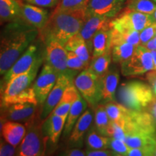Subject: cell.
Returning a JSON list of instances; mask_svg holds the SVG:
<instances>
[{
	"label": "cell",
	"mask_w": 156,
	"mask_h": 156,
	"mask_svg": "<svg viewBox=\"0 0 156 156\" xmlns=\"http://www.w3.org/2000/svg\"><path fill=\"white\" fill-rule=\"evenodd\" d=\"M39 30L19 18L8 23L1 33L0 74L4 75L38 38Z\"/></svg>",
	"instance_id": "6da1fadb"
},
{
	"label": "cell",
	"mask_w": 156,
	"mask_h": 156,
	"mask_svg": "<svg viewBox=\"0 0 156 156\" xmlns=\"http://www.w3.org/2000/svg\"><path fill=\"white\" fill-rule=\"evenodd\" d=\"M86 16L85 7L53 12L45 26L39 31L38 37L44 44L49 41H56L64 46L72 37L80 32Z\"/></svg>",
	"instance_id": "7a4b0ae2"
},
{
	"label": "cell",
	"mask_w": 156,
	"mask_h": 156,
	"mask_svg": "<svg viewBox=\"0 0 156 156\" xmlns=\"http://www.w3.org/2000/svg\"><path fill=\"white\" fill-rule=\"evenodd\" d=\"M155 98L151 85L140 80L122 83L116 92V100L129 109L145 111Z\"/></svg>",
	"instance_id": "3957f363"
},
{
	"label": "cell",
	"mask_w": 156,
	"mask_h": 156,
	"mask_svg": "<svg viewBox=\"0 0 156 156\" xmlns=\"http://www.w3.org/2000/svg\"><path fill=\"white\" fill-rule=\"evenodd\" d=\"M43 122L44 121L39 116L26 126V133L20 145L17 148L16 155L41 156L45 155L48 138L43 131Z\"/></svg>",
	"instance_id": "277c9868"
},
{
	"label": "cell",
	"mask_w": 156,
	"mask_h": 156,
	"mask_svg": "<svg viewBox=\"0 0 156 156\" xmlns=\"http://www.w3.org/2000/svg\"><path fill=\"white\" fill-rule=\"evenodd\" d=\"M41 41L42 40L38 37V41H36L34 43H33L24 53L20 56L10 69L3 75V80L1 83L2 89H3V87L5 88L7 84L12 78L26 73L37 62L42 58H45L46 48L44 50L41 44H40Z\"/></svg>",
	"instance_id": "5b68a950"
},
{
	"label": "cell",
	"mask_w": 156,
	"mask_h": 156,
	"mask_svg": "<svg viewBox=\"0 0 156 156\" xmlns=\"http://www.w3.org/2000/svg\"><path fill=\"white\" fill-rule=\"evenodd\" d=\"M155 70L151 50L143 45L136 46L133 55L121 64V72L125 77H136Z\"/></svg>",
	"instance_id": "8992f818"
},
{
	"label": "cell",
	"mask_w": 156,
	"mask_h": 156,
	"mask_svg": "<svg viewBox=\"0 0 156 156\" xmlns=\"http://www.w3.org/2000/svg\"><path fill=\"white\" fill-rule=\"evenodd\" d=\"M74 84L91 108H95L101 103V77L87 69H83L76 76Z\"/></svg>",
	"instance_id": "52a82bcc"
},
{
	"label": "cell",
	"mask_w": 156,
	"mask_h": 156,
	"mask_svg": "<svg viewBox=\"0 0 156 156\" xmlns=\"http://www.w3.org/2000/svg\"><path fill=\"white\" fill-rule=\"evenodd\" d=\"M45 58L39 60L26 73L15 77L7 84L2 94L1 106H6L13 98L25 90L29 88L33 85L36 79L38 69L42 65Z\"/></svg>",
	"instance_id": "ba28073f"
},
{
	"label": "cell",
	"mask_w": 156,
	"mask_h": 156,
	"mask_svg": "<svg viewBox=\"0 0 156 156\" xmlns=\"http://www.w3.org/2000/svg\"><path fill=\"white\" fill-rule=\"evenodd\" d=\"M39 106L30 103H16L2 107L1 122L12 121L28 126L41 116V109L39 110Z\"/></svg>",
	"instance_id": "9c48e42d"
},
{
	"label": "cell",
	"mask_w": 156,
	"mask_h": 156,
	"mask_svg": "<svg viewBox=\"0 0 156 156\" xmlns=\"http://www.w3.org/2000/svg\"><path fill=\"white\" fill-rule=\"evenodd\" d=\"M153 22H155V20L152 15L126 9L120 15L110 21L109 26L110 28L118 30H129L141 32Z\"/></svg>",
	"instance_id": "30bf717a"
},
{
	"label": "cell",
	"mask_w": 156,
	"mask_h": 156,
	"mask_svg": "<svg viewBox=\"0 0 156 156\" xmlns=\"http://www.w3.org/2000/svg\"><path fill=\"white\" fill-rule=\"evenodd\" d=\"M46 63L53 67L58 75L64 74L75 77L78 71L70 69L67 66V50L64 46L56 41L45 43Z\"/></svg>",
	"instance_id": "8fae6325"
},
{
	"label": "cell",
	"mask_w": 156,
	"mask_h": 156,
	"mask_svg": "<svg viewBox=\"0 0 156 156\" xmlns=\"http://www.w3.org/2000/svg\"><path fill=\"white\" fill-rule=\"evenodd\" d=\"M58 74L53 67L45 63L41 71L33 84L40 106H43L57 80Z\"/></svg>",
	"instance_id": "7c38bea8"
},
{
	"label": "cell",
	"mask_w": 156,
	"mask_h": 156,
	"mask_svg": "<svg viewBox=\"0 0 156 156\" xmlns=\"http://www.w3.org/2000/svg\"><path fill=\"white\" fill-rule=\"evenodd\" d=\"M74 81V77L68 75L62 74L58 76L57 80L54 85L47 98L43 104L41 112V119L43 121L46 119L53 112L54 108L61 100L64 91Z\"/></svg>",
	"instance_id": "4fadbf2b"
},
{
	"label": "cell",
	"mask_w": 156,
	"mask_h": 156,
	"mask_svg": "<svg viewBox=\"0 0 156 156\" xmlns=\"http://www.w3.org/2000/svg\"><path fill=\"white\" fill-rule=\"evenodd\" d=\"M127 0H90L85 7L86 15H97L112 19L122 10Z\"/></svg>",
	"instance_id": "5bb4252c"
},
{
	"label": "cell",
	"mask_w": 156,
	"mask_h": 156,
	"mask_svg": "<svg viewBox=\"0 0 156 156\" xmlns=\"http://www.w3.org/2000/svg\"><path fill=\"white\" fill-rule=\"evenodd\" d=\"M111 20L110 18L100 15H87L83 27L77 34L93 46V36L98 31L110 28Z\"/></svg>",
	"instance_id": "9a60e30c"
},
{
	"label": "cell",
	"mask_w": 156,
	"mask_h": 156,
	"mask_svg": "<svg viewBox=\"0 0 156 156\" xmlns=\"http://www.w3.org/2000/svg\"><path fill=\"white\" fill-rule=\"evenodd\" d=\"M20 18L40 31L47 23L48 12L38 6L31 4H21Z\"/></svg>",
	"instance_id": "2e32d148"
},
{
	"label": "cell",
	"mask_w": 156,
	"mask_h": 156,
	"mask_svg": "<svg viewBox=\"0 0 156 156\" xmlns=\"http://www.w3.org/2000/svg\"><path fill=\"white\" fill-rule=\"evenodd\" d=\"M119 82V73L116 69H109L105 75L101 77V103L115 101L117 87Z\"/></svg>",
	"instance_id": "e0dca14e"
},
{
	"label": "cell",
	"mask_w": 156,
	"mask_h": 156,
	"mask_svg": "<svg viewBox=\"0 0 156 156\" xmlns=\"http://www.w3.org/2000/svg\"><path fill=\"white\" fill-rule=\"evenodd\" d=\"M93 119V114L92 111L90 108L86 109L78 119L69 135V141L72 145L78 147L83 145L84 135L88 132L89 128L92 124Z\"/></svg>",
	"instance_id": "ac0fdd59"
},
{
	"label": "cell",
	"mask_w": 156,
	"mask_h": 156,
	"mask_svg": "<svg viewBox=\"0 0 156 156\" xmlns=\"http://www.w3.org/2000/svg\"><path fill=\"white\" fill-rule=\"evenodd\" d=\"M67 117L51 114L43 122V131L48 140L54 145L58 142L62 131H64Z\"/></svg>",
	"instance_id": "d6986e66"
},
{
	"label": "cell",
	"mask_w": 156,
	"mask_h": 156,
	"mask_svg": "<svg viewBox=\"0 0 156 156\" xmlns=\"http://www.w3.org/2000/svg\"><path fill=\"white\" fill-rule=\"evenodd\" d=\"M1 132L6 141L17 147L24 138L26 133V126L22 123L5 121L2 122Z\"/></svg>",
	"instance_id": "ffe728a7"
},
{
	"label": "cell",
	"mask_w": 156,
	"mask_h": 156,
	"mask_svg": "<svg viewBox=\"0 0 156 156\" xmlns=\"http://www.w3.org/2000/svg\"><path fill=\"white\" fill-rule=\"evenodd\" d=\"M64 47L67 51L74 52L84 62L90 64V55L93 54V46L79 35L76 34L72 37L64 45Z\"/></svg>",
	"instance_id": "44dd1931"
},
{
	"label": "cell",
	"mask_w": 156,
	"mask_h": 156,
	"mask_svg": "<svg viewBox=\"0 0 156 156\" xmlns=\"http://www.w3.org/2000/svg\"><path fill=\"white\" fill-rule=\"evenodd\" d=\"M79 93V91L74 83L70 84L65 90L61 100L54 108L51 114L63 116L67 118L70 108L73 106V103L77 98Z\"/></svg>",
	"instance_id": "7402d4cb"
},
{
	"label": "cell",
	"mask_w": 156,
	"mask_h": 156,
	"mask_svg": "<svg viewBox=\"0 0 156 156\" xmlns=\"http://www.w3.org/2000/svg\"><path fill=\"white\" fill-rule=\"evenodd\" d=\"M87 102L79 93L77 98L73 103L68 114L65 126L64 128V136H67L73 131V129L77 122L78 119L81 116L83 113L86 110Z\"/></svg>",
	"instance_id": "603a6c76"
},
{
	"label": "cell",
	"mask_w": 156,
	"mask_h": 156,
	"mask_svg": "<svg viewBox=\"0 0 156 156\" xmlns=\"http://www.w3.org/2000/svg\"><path fill=\"white\" fill-rule=\"evenodd\" d=\"M21 4L18 0H0L1 24L20 18Z\"/></svg>",
	"instance_id": "cb8c5ba5"
},
{
	"label": "cell",
	"mask_w": 156,
	"mask_h": 156,
	"mask_svg": "<svg viewBox=\"0 0 156 156\" xmlns=\"http://www.w3.org/2000/svg\"><path fill=\"white\" fill-rule=\"evenodd\" d=\"M92 58L97 57L111 50L112 46V32L111 28L101 30L95 34L93 40Z\"/></svg>",
	"instance_id": "d4e9b609"
},
{
	"label": "cell",
	"mask_w": 156,
	"mask_h": 156,
	"mask_svg": "<svg viewBox=\"0 0 156 156\" xmlns=\"http://www.w3.org/2000/svg\"><path fill=\"white\" fill-rule=\"evenodd\" d=\"M112 61V49H111L102 55L92 58L87 69L98 77H102L109 70V67H110Z\"/></svg>",
	"instance_id": "484cf974"
},
{
	"label": "cell",
	"mask_w": 156,
	"mask_h": 156,
	"mask_svg": "<svg viewBox=\"0 0 156 156\" xmlns=\"http://www.w3.org/2000/svg\"><path fill=\"white\" fill-rule=\"evenodd\" d=\"M136 48V46L128 43H118L112 44L111 49L113 62L121 64L126 61L133 55Z\"/></svg>",
	"instance_id": "4316f807"
},
{
	"label": "cell",
	"mask_w": 156,
	"mask_h": 156,
	"mask_svg": "<svg viewBox=\"0 0 156 156\" xmlns=\"http://www.w3.org/2000/svg\"><path fill=\"white\" fill-rule=\"evenodd\" d=\"M110 28L112 32V45L118 43H128L137 46L140 44L139 31Z\"/></svg>",
	"instance_id": "83f0119b"
},
{
	"label": "cell",
	"mask_w": 156,
	"mask_h": 156,
	"mask_svg": "<svg viewBox=\"0 0 156 156\" xmlns=\"http://www.w3.org/2000/svg\"><path fill=\"white\" fill-rule=\"evenodd\" d=\"M124 142L131 148L156 145V134L132 133L126 136Z\"/></svg>",
	"instance_id": "f1b7e54d"
},
{
	"label": "cell",
	"mask_w": 156,
	"mask_h": 156,
	"mask_svg": "<svg viewBox=\"0 0 156 156\" xmlns=\"http://www.w3.org/2000/svg\"><path fill=\"white\" fill-rule=\"evenodd\" d=\"M95 129L102 135L107 136L111 119L103 103H100L95 109Z\"/></svg>",
	"instance_id": "f546056e"
},
{
	"label": "cell",
	"mask_w": 156,
	"mask_h": 156,
	"mask_svg": "<svg viewBox=\"0 0 156 156\" xmlns=\"http://www.w3.org/2000/svg\"><path fill=\"white\" fill-rule=\"evenodd\" d=\"M111 137L102 135L96 130L90 129L87 134L86 144L88 149H108Z\"/></svg>",
	"instance_id": "4dcf8cb0"
},
{
	"label": "cell",
	"mask_w": 156,
	"mask_h": 156,
	"mask_svg": "<svg viewBox=\"0 0 156 156\" xmlns=\"http://www.w3.org/2000/svg\"><path fill=\"white\" fill-rule=\"evenodd\" d=\"M107 113L112 122H122L125 120L129 114L131 109H129L119 103L112 101L105 103Z\"/></svg>",
	"instance_id": "1f68e13d"
},
{
	"label": "cell",
	"mask_w": 156,
	"mask_h": 156,
	"mask_svg": "<svg viewBox=\"0 0 156 156\" xmlns=\"http://www.w3.org/2000/svg\"><path fill=\"white\" fill-rule=\"evenodd\" d=\"M126 9L153 15L156 10V3L153 0H127Z\"/></svg>",
	"instance_id": "d6a6232c"
},
{
	"label": "cell",
	"mask_w": 156,
	"mask_h": 156,
	"mask_svg": "<svg viewBox=\"0 0 156 156\" xmlns=\"http://www.w3.org/2000/svg\"><path fill=\"white\" fill-rule=\"evenodd\" d=\"M90 0H60L53 12L85 8Z\"/></svg>",
	"instance_id": "836d02e7"
},
{
	"label": "cell",
	"mask_w": 156,
	"mask_h": 156,
	"mask_svg": "<svg viewBox=\"0 0 156 156\" xmlns=\"http://www.w3.org/2000/svg\"><path fill=\"white\" fill-rule=\"evenodd\" d=\"M34 103V104L36 105H39L38 99H37L36 98V93H35L33 85L29 87V88L25 90L20 93L19 94L17 95L15 98H13L9 101V103L7 105V106H9V105L12 104V103Z\"/></svg>",
	"instance_id": "e575fe53"
},
{
	"label": "cell",
	"mask_w": 156,
	"mask_h": 156,
	"mask_svg": "<svg viewBox=\"0 0 156 156\" xmlns=\"http://www.w3.org/2000/svg\"><path fill=\"white\" fill-rule=\"evenodd\" d=\"M89 65V64L84 62L74 52L67 51V66L70 69L83 71V69H87Z\"/></svg>",
	"instance_id": "d590c367"
},
{
	"label": "cell",
	"mask_w": 156,
	"mask_h": 156,
	"mask_svg": "<svg viewBox=\"0 0 156 156\" xmlns=\"http://www.w3.org/2000/svg\"><path fill=\"white\" fill-rule=\"evenodd\" d=\"M108 149L112 150L114 155L126 156L128 155L131 147H129L124 140L111 138Z\"/></svg>",
	"instance_id": "8d00e7d4"
},
{
	"label": "cell",
	"mask_w": 156,
	"mask_h": 156,
	"mask_svg": "<svg viewBox=\"0 0 156 156\" xmlns=\"http://www.w3.org/2000/svg\"><path fill=\"white\" fill-rule=\"evenodd\" d=\"M156 36V21L151 23L140 32V44L145 45L151 39L154 38Z\"/></svg>",
	"instance_id": "74e56055"
},
{
	"label": "cell",
	"mask_w": 156,
	"mask_h": 156,
	"mask_svg": "<svg viewBox=\"0 0 156 156\" xmlns=\"http://www.w3.org/2000/svg\"><path fill=\"white\" fill-rule=\"evenodd\" d=\"M16 147L11 145L4 139L1 140L0 142V155L1 156H12L16 155Z\"/></svg>",
	"instance_id": "f35d334b"
},
{
	"label": "cell",
	"mask_w": 156,
	"mask_h": 156,
	"mask_svg": "<svg viewBox=\"0 0 156 156\" xmlns=\"http://www.w3.org/2000/svg\"><path fill=\"white\" fill-rule=\"evenodd\" d=\"M25 2L41 7H53L58 5L60 0H25Z\"/></svg>",
	"instance_id": "ab89813d"
},
{
	"label": "cell",
	"mask_w": 156,
	"mask_h": 156,
	"mask_svg": "<svg viewBox=\"0 0 156 156\" xmlns=\"http://www.w3.org/2000/svg\"><path fill=\"white\" fill-rule=\"evenodd\" d=\"M86 155L87 156H112L114 155L110 149H87Z\"/></svg>",
	"instance_id": "60d3db41"
},
{
	"label": "cell",
	"mask_w": 156,
	"mask_h": 156,
	"mask_svg": "<svg viewBox=\"0 0 156 156\" xmlns=\"http://www.w3.org/2000/svg\"><path fill=\"white\" fill-rule=\"evenodd\" d=\"M147 80L153 89L154 95L156 98V70H151L147 74Z\"/></svg>",
	"instance_id": "b9f144b4"
},
{
	"label": "cell",
	"mask_w": 156,
	"mask_h": 156,
	"mask_svg": "<svg viewBox=\"0 0 156 156\" xmlns=\"http://www.w3.org/2000/svg\"><path fill=\"white\" fill-rule=\"evenodd\" d=\"M62 155L67 156H84L86 155V152L81 151L79 148H69V149L66 150L61 154Z\"/></svg>",
	"instance_id": "7bdbcfd3"
},
{
	"label": "cell",
	"mask_w": 156,
	"mask_h": 156,
	"mask_svg": "<svg viewBox=\"0 0 156 156\" xmlns=\"http://www.w3.org/2000/svg\"><path fill=\"white\" fill-rule=\"evenodd\" d=\"M145 111H147V112H149L152 116L154 117V119L156 120V98L153 99V101H152L151 104L147 106V109Z\"/></svg>",
	"instance_id": "ee69618b"
},
{
	"label": "cell",
	"mask_w": 156,
	"mask_h": 156,
	"mask_svg": "<svg viewBox=\"0 0 156 156\" xmlns=\"http://www.w3.org/2000/svg\"><path fill=\"white\" fill-rule=\"evenodd\" d=\"M144 46H145L147 48H148L149 50H151V51H152L156 50V46H155V40H154V38L151 39V41H149L147 43H146Z\"/></svg>",
	"instance_id": "f6af8a7d"
},
{
	"label": "cell",
	"mask_w": 156,
	"mask_h": 156,
	"mask_svg": "<svg viewBox=\"0 0 156 156\" xmlns=\"http://www.w3.org/2000/svg\"><path fill=\"white\" fill-rule=\"evenodd\" d=\"M152 55H153L154 67H155V70H156V50L152 51Z\"/></svg>",
	"instance_id": "bcb514c9"
},
{
	"label": "cell",
	"mask_w": 156,
	"mask_h": 156,
	"mask_svg": "<svg viewBox=\"0 0 156 156\" xmlns=\"http://www.w3.org/2000/svg\"><path fill=\"white\" fill-rule=\"evenodd\" d=\"M152 15H153V17L154 20H155V21H156V10L155 11V12H154Z\"/></svg>",
	"instance_id": "7dc6e473"
},
{
	"label": "cell",
	"mask_w": 156,
	"mask_h": 156,
	"mask_svg": "<svg viewBox=\"0 0 156 156\" xmlns=\"http://www.w3.org/2000/svg\"><path fill=\"white\" fill-rule=\"evenodd\" d=\"M154 40H155V46H156V36L155 38H154Z\"/></svg>",
	"instance_id": "c3c4849f"
},
{
	"label": "cell",
	"mask_w": 156,
	"mask_h": 156,
	"mask_svg": "<svg viewBox=\"0 0 156 156\" xmlns=\"http://www.w3.org/2000/svg\"><path fill=\"white\" fill-rule=\"evenodd\" d=\"M153 1H154V2H155L156 3V0H153Z\"/></svg>",
	"instance_id": "681fc988"
}]
</instances>
